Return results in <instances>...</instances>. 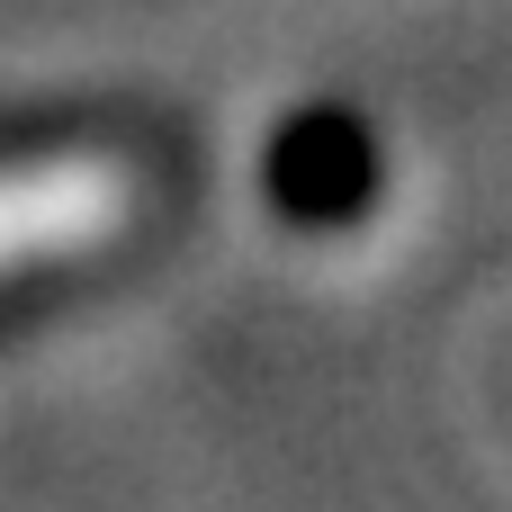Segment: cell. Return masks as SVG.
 <instances>
[{"instance_id": "1", "label": "cell", "mask_w": 512, "mask_h": 512, "mask_svg": "<svg viewBox=\"0 0 512 512\" xmlns=\"http://www.w3.org/2000/svg\"><path fill=\"white\" fill-rule=\"evenodd\" d=\"M261 189L288 225L306 234H342L378 207V135L360 108L324 99V108H297L279 135H270V162H261Z\"/></svg>"}]
</instances>
